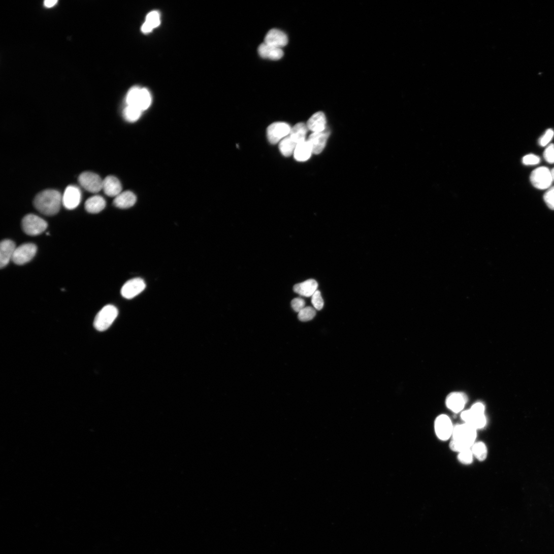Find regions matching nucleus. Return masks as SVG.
I'll return each mask as SVG.
<instances>
[{
  "label": "nucleus",
  "instance_id": "4",
  "mask_svg": "<svg viewBox=\"0 0 554 554\" xmlns=\"http://www.w3.org/2000/svg\"><path fill=\"white\" fill-rule=\"evenodd\" d=\"M118 315V310L113 305L104 307L96 315L93 325L100 332L108 330L114 322Z\"/></svg>",
  "mask_w": 554,
  "mask_h": 554
},
{
  "label": "nucleus",
  "instance_id": "24",
  "mask_svg": "<svg viewBox=\"0 0 554 554\" xmlns=\"http://www.w3.org/2000/svg\"><path fill=\"white\" fill-rule=\"evenodd\" d=\"M312 154L311 146L308 141L306 140L297 145L294 152V156L297 161L305 162L310 158Z\"/></svg>",
  "mask_w": 554,
  "mask_h": 554
},
{
  "label": "nucleus",
  "instance_id": "18",
  "mask_svg": "<svg viewBox=\"0 0 554 554\" xmlns=\"http://www.w3.org/2000/svg\"><path fill=\"white\" fill-rule=\"evenodd\" d=\"M258 51L261 57L272 60H280L284 55L282 48L274 47L265 42L259 45Z\"/></svg>",
  "mask_w": 554,
  "mask_h": 554
},
{
  "label": "nucleus",
  "instance_id": "33",
  "mask_svg": "<svg viewBox=\"0 0 554 554\" xmlns=\"http://www.w3.org/2000/svg\"><path fill=\"white\" fill-rule=\"evenodd\" d=\"M543 199L547 206L554 210V186L549 188L543 195Z\"/></svg>",
  "mask_w": 554,
  "mask_h": 554
},
{
  "label": "nucleus",
  "instance_id": "2",
  "mask_svg": "<svg viewBox=\"0 0 554 554\" xmlns=\"http://www.w3.org/2000/svg\"><path fill=\"white\" fill-rule=\"evenodd\" d=\"M62 204V196L60 192L53 189L45 190L38 193L34 201L35 208L46 216H53L60 211Z\"/></svg>",
  "mask_w": 554,
  "mask_h": 554
},
{
  "label": "nucleus",
  "instance_id": "13",
  "mask_svg": "<svg viewBox=\"0 0 554 554\" xmlns=\"http://www.w3.org/2000/svg\"><path fill=\"white\" fill-rule=\"evenodd\" d=\"M461 418L464 423L472 426L477 430L484 428L487 423L484 413L475 412L471 409L463 411L461 414Z\"/></svg>",
  "mask_w": 554,
  "mask_h": 554
},
{
  "label": "nucleus",
  "instance_id": "17",
  "mask_svg": "<svg viewBox=\"0 0 554 554\" xmlns=\"http://www.w3.org/2000/svg\"><path fill=\"white\" fill-rule=\"evenodd\" d=\"M288 41V37L283 31L273 28L267 34L264 42L274 47L282 48L287 44Z\"/></svg>",
  "mask_w": 554,
  "mask_h": 554
},
{
  "label": "nucleus",
  "instance_id": "26",
  "mask_svg": "<svg viewBox=\"0 0 554 554\" xmlns=\"http://www.w3.org/2000/svg\"><path fill=\"white\" fill-rule=\"evenodd\" d=\"M308 131L307 124L299 123L291 127L289 136L297 144L306 141V137Z\"/></svg>",
  "mask_w": 554,
  "mask_h": 554
},
{
  "label": "nucleus",
  "instance_id": "36",
  "mask_svg": "<svg viewBox=\"0 0 554 554\" xmlns=\"http://www.w3.org/2000/svg\"><path fill=\"white\" fill-rule=\"evenodd\" d=\"M554 135V131L552 129H547L545 133L539 140V143L541 146H546L551 140Z\"/></svg>",
  "mask_w": 554,
  "mask_h": 554
},
{
  "label": "nucleus",
  "instance_id": "10",
  "mask_svg": "<svg viewBox=\"0 0 554 554\" xmlns=\"http://www.w3.org/2000/svg\"><path fill=\"white\" fill-rule=\"evenodd\" d=\"M291 127L287 123L278 122L271 124L267 129V137L269 142L275 144L288 136Z\"/></svg>",
  "mask_w": 554,
  "mask_h": 554
},
{
  "label": "nucleus",
  "instance_id": "12",
  "mask_svg": "<svg viewBox=\"0 0 554 554\" xmlns=\"http://www.w3.org/2000/svg\"><path fill=\"white\" fill-rule=\"evenodd\" d=\"M146 287L144 281L139 278H134L126 282L121 290L122 296L125 299H132L141 292Z\"/></svg>",
  "mask_w": 554,
  "mask_h": 554
},
{
  "label": "nucleus",
  "instance_id": "39",
  "mask_svg": "<svg viewBox=\"0 0 554 554\" xmlns=\"http://www.w3.org/2000/svg\"><path fill=\"white\" fill-rule=\"evenodd\" d=\"M550 172H551L552 180L554 181V168H553L551 170Z\"/></svg>",
  "mask_w": 554,
  "mask_h": 554
},
{
  "label": "nucleus",
  "instance_id": "31",
  "mask_svg": "<svg viewBox=\"0 0 554 554\" xmlns=\"http://www.w3.org/2000/svg\"><path fill=\"white\" fill-rule=\"evenodd\" d=\"M474 456L471 448L466 449L459 452L458 459L462 464L470 465L472 464L474 460Z\"/></svg>",
  "mask_w": 554,
  "mask_h": 554
},
{
  "label": "nucleus",
  "instance_id": "27",
  "mask_svg": "<svg viewBox=\"0 0 554 554\" xmlns=\"http://www.w3.org/2000/svg\"><path fill=\"white\" fill-rule=\"evenodd\" d=\"M474 457L479 462L486 460L488 455V449L486 444L482 442H476L471 447Z\"/></svg>",
  "mask_w": 554,
  "mask_h": 554
},
{
  "label": "nucleus",
  "instance_id": "1",
  "mask_svg": "<svg viewBox=\"0 0 554 554\" xmlns=\"http://www.w3.org/2000/svg\"><path fill=\"white\" fill-rule=\"evenodd\" d=\"M477 430L464 423L454 426L449 442V448L453 451L460 452L471 448L476 442Z\"/></svg>",
  "mask_w": 554,
  "mask_h": 554
},
{
  "label": "nucleus",
  "instance_id": "34",
  "mask_svg": "<svg viewBox=\"0 0 554 554\" xmlns=\"http://www.w3.org/2000/svg\"><path fill=\"white\" fill-rule=\"evenodd\" d=\"M291 306L294 311L299 313L305 308L306 302L303 299L296 298L291 301Z\"/></svg>",
  "mask_w": 554,
  "mask_h": 554
},
{
  "label": "nucleus",
  "instance_id": "15",
  "mask_svg": "<svg viewBox=\"0 0 554 554\" xmlns=\"http://www.w3.org/2000/svg\"><path fill=\"white\" fill-rule=\"evenodd\" d=\"M16 249L15 243L10 240H5L0 244V267L5 268L13 259Z\"/></svg>",
  "mask_w": 554,
  "mask_h": 554
},
{
  "label": "nucleus",
  "instance_id": "3",
  "mask_svg": "<svg viewBox=\"0 0 554 554\" xmlns=\"http://www.w3.org/2000/svg\"><path fill=\"white\" fill-rule=\"evenodd\" d=\"M126 101L128 106L137 108L143 112L152 104V96L147 89L134 86L128 91Z\"/></svg>",
  "mask_w": 554,
  "mask_h": 554
},
{
  "label": "nucleus",
  "instance_id": "29",
  "mask_svg": "<svg viewBox=\"0 0 554 554\" xmlns=\"http://www.w3.org/2000/svg\"><path fill=\"white\" fill-rule=\"evenodd\" d=\"M142 112L137 108L127 106L124 110L123 117L128 122H135L140 118Z\"/></svg>",
  "mask_w": 554,
  "mask_h": 554
},
{
  "label": "nucleus",
  "instance_id": "38",
  "mask_svg": "<svg viewBox=\"0 0 554 554\" xmlns=\"http://www.w3.org/2000/svg\"><path fill=\"white\" fill-rule=\"evenodd\" d=\"M57 3L58 2L57 0H46V1L44 2V5L45 7L50 8L55 6Z\"/></svg>",
  "mask_w": 554,
  "mask_h": 554
},
{
  "label": "nucleus",
  "instance_id": "25",
  "mask_svg": "<svg viewBox=\"0 0 554 554\" xmlns=\"http://www.w3.org/2000/svg\"><path fill=\"white\" fill-rule=\"evenodd\" d=\"M160 24V15L159 13L157 11L151 12L147 15L145 22L141 27V30L144 34H148L157 27Z\"/></svg>",
  "mask_w": 554,
  "mask_h": 554
},
{
  "label": "nucleus",
  "instance_id": "28",
  "mask_svg": "<svg viewBox=\"0 0 554 554\" xmlns=\"http://www.w3.org/2000/svg\"><path fill=\"white\" fill-rule=\"evenodd\" d=\"M297 145L288 135L280 142L279 146L281 153L285 157L290 156L294 154Z\"/></svg>",
  "mask_w": 554,
  "mask_h": 554
},
{
  "label": "nucleus",
  "instance_id": "30",
  "mask_svg": "<svg viewBox=\"0 0 554 554\" xmlns=\"http://www.w3.org/2000/svg\"><path fill=\"white\" fill-rule=\"evenodd\" d=\"M316 315L315 308L311 307H305L298 313V319L302 322H307L313 319Z\"/></svg>",
  "mask_w": 554,
  "mask_h": 554
},
{
  "label": "nucleus",
  "instance_id": "8",
  "mask_svg": "<svg viewBox=\"0 0 554 554\" xmlns=\"http://www.w3.org/2000/svg\"><path fill=\"white\" fill-rule=\"evenodd\" d=\"M78 181L85 189L90 192H98L103 188L104 180L98 175L92 172L82 173L79 177Z\"/></svg>",
  "mask_w": 554,
  "mask_h": 554
},
{
  "label": "nucleus",
  "instance_id": "35",
  "mask_svg": "<svg viewBox=\"0 0 554 554\" xmlns=\"http://www.w3.org/2000/svg\"><path fill=\"white\" fill-rule=\"evenodd\" d=\"M544 158L549 164H554V144H551L545 149L543 154Z\"/></svg>",
  "mask_w": 554,
  "mask_h": 554
},
{
  "label": "nucleus",
  "instance_id": "5",
  "mask_svg": "<svg viewBox=\"0 0 554 554\" xmlns=\"http://www.w3.org/2000/svg\"><path fill=\"white\" fill-rule=\"evenodd\" d=\"M47 226V222L44 219L34 214L27 215L22 221L23 231L31 236L42 234L46 230Z\"/></svg>",
  "mask_w": 554,
  "mask_h": 554
},
{
  "label": "nucleus",
  "instance_id": "22",
  "mask_svg": "<svg viewBox=\"0 0 554 554\" xmlns=\"http://www.w3.org/2000/svg\"><path fill=\"white\" fill-rule=\"evenodd\" d=\"M106 207L105 199L100 195H94L88 199L85 203L86 211L91 214H97L103 211Z\"/></svg>",
  "mask_w": 554,
  "mask_h": 554
},
{
  "label": "nucleus",
  "instance_id": "9",
  "mask_svg": "<svg viewBox=\"0 0 554 554\" xmlns=\"http://www.w3.org/2000/svg\"><path fill=\"white\" fill-rule=\"evenodd\" d=\"M37 250V246L34 244H22L16 247L12 260L17 265L26 264L33 259Z\"/></svg>",
  "mask_w": 554,
  "mask_h": 554
},
{
  "label": "nucleus",
  "instance_id": "21",
  "mask_svg": "<svg viewBox=\"0 0 554 554\" xmlns=\"http://www.w3.org/2000/svg\"><path fill=\"white\" fill-rule=\"evenodd\" d=\"M136 201L137 197L133 192L125 191L121 192L115 198L114 205L120 209H128L134 206Z\"/></svg>",
  "mask_w": 554,
  "mask_h": 554
},
{
  "label": "nucleus",
  "instance_id": "6",
  "mask_svg": "<svg viewBox=\"0 0 554 554\" xmlns=\"http://www.w3.org/2000/svg\"><path fill=\"white\" fill-rule=\"evenodd\" d=\"M454 426L450 418L444 414L438 416L434 422V429L436 436L443 441L450 439Z\"/></svg>",
  "mask_w": 554,
  "mask_h": 554
},
{
  "label": "nucleus",
  "instance_id": "32",
  "mask_svg": "<svg viewBox=\"0 0 554 554\" xmlns=\"http://www.w3.org/2000/svg\"><path fill=\"white\" fill-rule=\"evenodd\" d=\"M312 303L315 310L320 311L324 306V301L320 291L317 290L312 296Z\"/></svg>",
  "mask_w": 554,
  "mask_h": 554
},
{
  "label": "nucleus",
  "instance_id": "37",
  "mask_svg": "<svg viewBox=\"0 0 554 554\" xmlns=\"http://www.w3.org/2000/svg\"><path fill=\"white\" fill-rule=\"evenodd\" d=\"M540 161V158L534 154H529L525 156L523 159V164L525 165H536Z\"/></svg>",
  "mask_w": 554,
  "mask_h": 554
},
{
  "label": "nucleus",
  "instance_id": "23",
  "mask_svg": "<svg viewBox=\"0 0 554 554\" xmlns=\"http://www.w3.org/2000/svg\"><path fill=\"white\" fill-rule=\"evenodd\" d=\"M326 124L327 119L324 114L318 112L312 116L307 125L309 130L313 133H317L324 131L327 128Z\"/></svg>",
  "mask_w": 554,
  "mask_h": 554
},
{
  "label": "nucleus",
  "instance_id": "20",
  "mask_svg": "<svg viewBox=\"0 0 554 554\" xmlns=\"http://www.w3.org/2000/svg\"><path fill=\"white\" fill-rule=\"evenodd\" d=\"M318 284L314 279H310L294 285V291L302 296L307 297H312L317 290Z\"/></svg>",
  "mask_w": 554,
  "mask_h": 554
},
{
  "label": "nucleus",
  "instance_id": "16",
  "mask_svg": "<svg viewBox=\"0 0 554 554\" xmlns=\"http://www.w3.org/2000/svg\"><path fill=\"white\" fill-rule=\"evenodd\" d=\"M467 402V398L460 393L449 394L446 400L447 408L453 412L459 413L462 411Z\"/></svg>",
  "mask_w": 554,
  "mask_h": 554
},
{
  "label": "nucleus",
  "instance_id": "11",
  "mask_svg": "<svg viewBox=\"0 0 554 554\" xmlns=\"http://www.w3.org/2000/svg\"><path fill=\"white\" fill-rule=\"evenodd\" d=\"M81 200V192L76 186L70 185L66 189L62 196V204L68 210L77 208Z\"/></svg>",
  "mask_w": 554,
  "mask_h": 554
},
{
  "label": "nucleus",
  "instance_id": "7",
  "mask_svg": "<svg viewBox=\"0 0 554 554\" xmlns=\"http://www.w3.org/2000/svg\"><path fill=\"white\" fill-rule=\"evenodd\" d=\"M530 180L532 185L539 189L549 188L553 181L550 171L544 167L533 171L531 174Z\"/></svg>",
  "mask_w": 554,
  "mask_h": 554
},
{
  "label": "nucleus",
  "instance_id": "19",
  "mask_svg": "<svg viewBox=\"0 0 554 554\" xmlns=\"http://www.w3.org/2000/svg\"><path fill=\"white\" fill-rule=\"evenodd\" d=\"M105 193L110 197H116L122 191V185L116 177H107L103 181V188Z\"/></svg>",
  "mask_w": 554,
  "mask_h": 554
},
{
  "label": "nucleus",
  "instance_id": "14",
  "mask_svg": "<svg viewBox=\"0 0 554 554\" xmlns=\"http://www.w3.org/2000/svg\"><path fill=\"white\" fill-rule=\"evenodd\" d=\"M330 134V132L326 128L323 132L313 133L310 135L308 141L311 146L313 154L318 155L322 152Z\"/></svg>",
  "mask_w": 554,
  "mask_h": 554
}]
</instances>
